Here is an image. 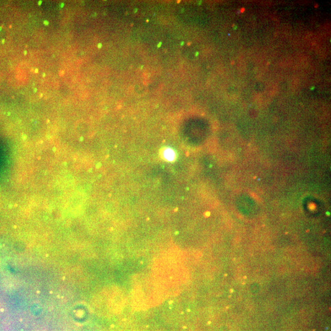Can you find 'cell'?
Wrapping results in <instances>:
<instances>
[{
    "label": "cell",
    "mask_w": 331,
    "mask_h": 331,
    "mask_svg": "<svg viewBox=\"0 0 331 331\" xmlns=\"http://www.w3.org/2000/svg\"><path fill=\"white\" fill-rule=\"evenodd\" d=\"M164 158L167 160L171 161L175 158L174 153L170 149H166L162 153Z\"/></svg>",
    "instance_id": "obj_1"
}]
</instances>
